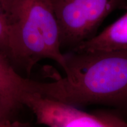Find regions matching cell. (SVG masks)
Masks as SVG:
<instances>
[{
    "mask_svg": "<svg viewBox=\"0 0 127 127\" xmlns=\"http://www.w3.org/2000/svg\"><path fill=\"white\" fill-rule=\"evenodd\" d=\"M65 76L38 81L41 97L78 107L105 105L127 108V48L66 52Z\"/></svg>",
    "mask_w": 127,
    "mask_h": 127,
    "instance_id": "6da1fadb",
    "label": "cell"
},
{
    "mask_svg": "<svg viewBox=\"0 0 127 127\" xmlns=\"http://www.w3.org/2000/svg\"><path fill=\"white\" fill-rule=\"evenodd\" d=\"M9 30V61L30 74L44 59L66 68L51 0H0Z\"/></svg>",
    "mask_w": 127,
    "mask_h": 127,
    "instance_id": "7a4b0ae2",
    "label": "cell"
},
{
    "mask_svg": "<svg viewBox=\"0 0 127 127\" xmlns=\"http://www.w3.org/2000/svg\"><path fill=\"white\" fill-rule=\"evenodd\" d=\"M60 30L61 51H71L98 34L109 14L127 10V0H51Z\"/></svg>",
    "mask_w": 127,
    "mask_h": 127,
    "instance_id": "3957f363",
    "label": "cell"
},
{
    "mask_svg": "<svg viewBox=\"0 0 127 127\" xmlns=\"http://www.w3.org/2000/svg\"><path fill=\"white\" fill-rule=\"evenodd\" d=\"M24 106L31 111L36 123L47 127H127L123 119L111 113H88L35 94L27 95Z\"/></svg>",
    "mask_w": 127,
    "mask_h": 127,
    "instance_id": "277c9868",
    "label": "cell"
},
{
    "mask_svg": "<svg viewBox=\"0 0 127 127\" xmlns=\"http://www.w3.org/2000/svg\"><path fill=\"white\" fill-rule=\"evenodd\" d=\"M35 81L18 74L8 59L0 52V99L14 112L24 106L25 96L34 93Z\"/></svg>",
    "mask_w": 127,
    "mask_h": 127,
    "instance_id": "5b68a950",
    "label": "cell"
},
{
    "mask_svg": "<svg viewBox=\"0 0 127 127\" xmlns=\"http://www.w3.org/2000/svg\"><path fill=\"white\" fill-rule=\"evenodd\" d=\"M125 48H127V12L93 38L71 51H109Z\"/></svg>",
    "mask_w": 127,
    "mask_h": 127,
    "instance_id": "8992f818",
    "label": "cell"
},
{
    "mask_svg": "<svg viewBox=\"0 0 127 127\" xmlns=\"http://www.w3.org/2000/svg\"><path fill=\"white\" fill-rule=\"evenodd\" d=\"M0 52H2L8 59L9 54L8 25L5 15L1 7H0Z\"/></svg>",
    "mask_w": 127,
    "mask_h": 127,
    "instance_id": "52a82bcc",
    "label": "cell"
},
{
    "mask_svg": "<svg viewBox=\"0 0 127 127\" xmlns=\"http://www.w3.org/2000/svg\"><path fill=\"white\" fill-rule=\"evenodd\" d=\"M14 112L8 107L2 99H0V123L4 121L11 120Z\"/></svg>",
    "mask_w": 127,
    "mask_h": 127,
    "instance_id": "ba28073f",
    "label": "cell"
},
{
    "mask_svg": "<svg viewBox=\"0 0 127 127\" xmlns=\"http://www.w3.org/2000/svg\"><path fill=\"white\" fill-rule=\"evenodd\" d=\"M0 127H12L10 120L4 121L0 123Z\"/></svg>",
    "mask_w": 127,
    "mask_h": 127,
    "instance_id": "9c48e42d",
    "label": "cell"
}]
</instances>
